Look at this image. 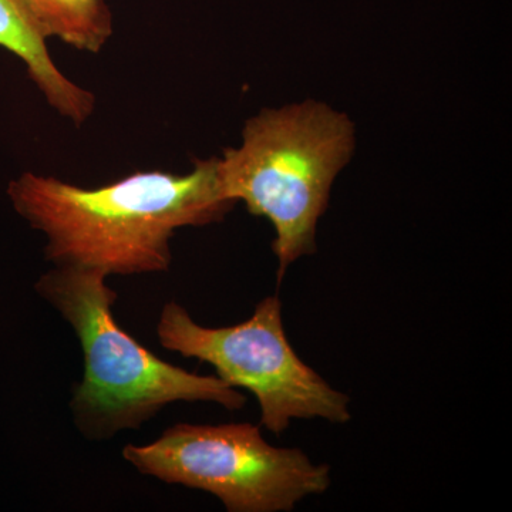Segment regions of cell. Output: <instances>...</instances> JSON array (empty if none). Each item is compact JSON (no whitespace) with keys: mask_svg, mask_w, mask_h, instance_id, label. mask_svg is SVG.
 <instances>
[{"mask_svg":"<svg viewBox=\"0 0 512 512\" xmlns=\"http://www.w3.org/2000/svg\"><path fill=\"white\" fill-rule=\"evenodd\" d=\"M8 195L45 235L50 264L106 276L167 272L175 231L220 222L237 204L222 190L218 158L195 161L187 174L138 171L99 188L28 171Z\"/></svg>","mask_w":512,"mask_h":512,"instance_id":"6da1fadb","label":"cell"},{"mask_svg":"<svg viewBox=\"0 0 512 512\" xmlns=\"http://www.w3.org/2000/svg\"><path fill=\"white\" fill-rule=\"evenodd\" d=\"M109 276L89 269L55 268L35 289L76 333L83 352V377L73 389L70 410L89 440H110L137 430L177 402H212L228 410L247 403L218 376H202L171 365L137 342L114 319L117 293Z\"/></svg>","mask_w":512,"mask_h":512,"instance_id":"7a4b0ae2","label":"cell"},{"mask_svg":"<svg viewBox=\"0 0 512 512\" xmlns=\"http://www.w3.org/2000/svg\"><path fill=\"white\" fill-rule=\"evenodd\" d=\"M355 150L346 114L316 101L264 109L245 123L242 143L218 158L224 194L275 228L278 281L315 252L316 227L330 188Z\"/></svg>","mask_w":512,"mask_h":512,"instance_id":"3957f363","label":"cell"},{"mask_svg":"<svg viewBox=\"0 0 512 512\" xmlns=\"http://www.w3.org/2000/svg\"><path fill=\"white\" fill-rule=\"evenodd\" d=\"M123 457L144 476L214 495L229 512L292 511L330 485L328 466L271 446L249 423L174 424L153 443L127 444Z\"/></svg>","mask_w":512,"mask_h":512,"instance_id":"277c9868","label":"cell"},{"mask_svg":"<svg viewBox=\"0 0 512 512\" xmlns=\"http://www.w3.org/2000/svg\"><path fill=\"white\" fill-rule=\"evenodd\" d=\"M157 339L165 350L208 363L222 382L254 394L261 424L272 433L296 419L350 420L349 397L306 365L286 338L278 296L259 302L245 322L225 328H205L180 303H165Z\"/></svg>","mask_w":512,"mask_h":512,"instance_id":"5b68a950","label":"cell"},{"mask_svg":"<svg viewBox=\"0 0 512 512\" xmlns=\"http://www.w3.org/2000/svg\"><path fill=\"white\" fill-rule=\"evenodd\" d=\"M46 40L28 0H0V47L25 63L30 79L57 114L83 126L96 110V96L60 72Z\"/></svg>","mask_w":512,"mask_h":512,"instance_id":"8992f818","label":"cell"},{"mask_svg":"<svg viewBox=\"0 0 512 512\" xmlns=\"http://www.w3.org/2000/svg\"><path fill=\"white\" fill-rule=\"evenodd\" d=\"M47 39L62 40L80 52L100 53L113 36L106 0H28Z\"/></svg>","mask_w":512,"mask_h":512,"instance_id":"52a82bcc","label":"cell"}]
</instances>
